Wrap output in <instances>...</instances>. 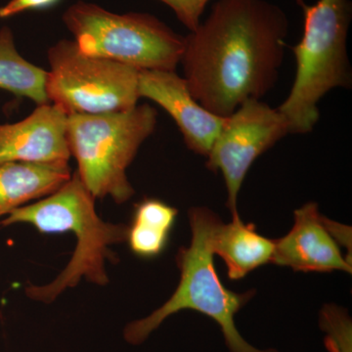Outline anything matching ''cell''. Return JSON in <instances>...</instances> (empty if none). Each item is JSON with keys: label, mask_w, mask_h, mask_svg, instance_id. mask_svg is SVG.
<instances>
[{"label": "cell", "mask_w": 352, "mask_h": 352, "mask_svg": "<svg viewBox=\"0 0 352 352\" xmlns=\"http://www.w3.org/2000/svg\"><path fill=\"white\" fill-rule=\"evenodd\" d=\"M289 32L287 14L267 0H217L185 36L182 58L192 96L226 118L277 82Z\"/></svg>", "instance_id": "cell-1"}, {"label": "cell", "mask_w": 352, "mask_h": 352, "mask_svg": "<svg viewBox=\"0 0 352 352\" xmlns=\"http://www.w3.org/2000/svg\"><path fill=\"white\" fill-rule=\"evenodd\" d=\"M94 201V197L76 171L54 193L16 208L0 221L2 227L30 224L43 234H76L75 252L56 279L43 286L25 289V295L31 300L54 302L65 289L74 288L82 279L99 286L109 283L106 261H118L110 248L126 242L127 226L102 220L95 210Z\"/></svg>", "instance_id": "cell-2"}, {"label": "cell", "mask_w": 352, "mask_h": 352, "mask_svg": "<svg viewBox=\"0 0 352 352\" xmlns=\"http://www.w3.org/2000/svg\"><path fill=\"white\" fill-rule=\"evenodd\" d=\"M191 242L176 254L180 281L168 302L145 318L131 322L124 338L132 346H139L171 315L182 310H194L219 324L227 349L230 352H280L259 349L242 337L235 325V315L252 300L254 289L236 293L220 281L214 263L212 233L220 219L210 208L196 207L189 210Z\"/></svg>", "instance_id": "cell-3"}, {"label": "cell", "mask_w": 352, "mask_h": 352, "mask_svg": "<svg viewBox=\"0 0 352 352\" xmlns=\"http://www.w3.org/2000/svg\"><path fill=\"white\" fill-rule=\"evenodd\" d=\"M305 18L302 38L293 47L296 62L291 91L278 111L288 122L289 133L314 131L320 118L318 104L335 88H351L347 36L351 22L349 0H296Z\"/></svg>", "instance_id": "cell-4"}, {"label": "cell", "mask_w": 352, "mask_h": 352, "mask_svg": "<svg viewBox=\"0 0 352 352\" xmlns=\"http://www.w3.org/2000/svg\"><path fill=\"white\" fill-rule=\"evenodd\" d=\"M156 126V110L148 104L120 112L69 116V152L78 162L76 173L95 199L110 197L122 205L134 195L127 168Z\"/></svg>", "instance_id": "cell-5"}, {"label": "cell", "mask_w": 352, "mask_h": 352, "mask_svg": "<svg viewBox=\"0 0 352 352\" xmlns=\"http://www.w3.org/2000/svg\"><path fill=\"white\" fill-rule=\"evenodd\" d=\"M63 22L80 51L138 71H175L185 36L148 13L110 12L78 1L65 11Z\"/></svg>", "instance_id": "cell-6"}, {"label": "cell", "mask_w": 352, "mask_h": 352, "mask_svg": "<svg viewBox=\"0 0 352 352\" xmlns=\"http://www.w3.org/2000/svg\"><path fill=\"white\" fill-rule=\"evenodd\" d=\"M47 59L46 96L67 115L120 112L138 106V69L89 56L68 39L51 46Z\"/></svg>", "instance_id": "cell-7"}, {"label": "cell", "mask_w": 352, "mask_h": 352, "mask_svg": "<svg viewBox=\"0 0 352 352\" xmlns=\"http://www.w3.org/2000/svg\"><path fill=\"white\" fill-rule=\"evenodd\" d=\"M289 133L284 116L258 99L245 101L226 117L208 153L207 168L212 173L220 171L223 176L226 207L232 219L240 217L238 197L252 164Z\"/></svg>", "instance_id": "cell-8"}, {"label": "cell", "mask_w": 352, "mask_h": 352, "mask_svg": "<svg viewBox=\"0 0 352 352\" xmlns=\"http://www.w3.org/2000/svg\"><path fill=\"white\" fill-rule=\"evenodd\" d=\"M139 94L173 118L188 149L208 157L226 118L203 107L192 96L184 78L175 71H139Z\"/></svg>", "instance_id": "cell-9"}, {"label": "cell", "mask_w": 352, "mask_h": 352, "mask_svg": "<svg viewBox=\"0 0 352 352\" xmlns=\"http://www.w3.org/2000/svg\"><path fill=\"white\" fill-rule=\"evenodd\" d=\"M294 226L284 237L274 240L271 263L296 272L351 274V261L344 258L339 243L329 229L318 204L310 201L294 212Z\"/></svg>", "instance_id": "cell-10"}, {"label": "cell", "mask_w": 352, "mask_h": 352, "mask_svg": "<svg viewBox=\"0 0 352 352\" xmlns=\"http://www.w3.org/2000/svg\"><path fill=\"white\" fill-rule=\"evenodd\" d=\"M68 117L54 104L46 103L21 122L0 124V164H68Z\"/></svg>", "instance_id": "cell-11"}, {"label": "cell", "mask_w": 352, "mask_h": 352, "mask_svg": "<svg viewBox=\"0 0 352 352\" xmlns=\"http://www.w3.org/2000/svg\"><path fill=\"white\" fill-rule=\"evenodd\" d=\"M71 176L68 164H0V217L29 201L54 193Z\"/></svg>", "instance_id": "cell-12"}, {"label": "cell", "mask_w": 352, "mask_h": 352, "mask_svg": "<svg viewBox=\"0 0 352 352\" xmlns=\"http://www.w3.org/2000/svg\"><path fill=\"white\" fill-rule=\"evenodd\" d=\"M212 250L224 261L227 276L240 280L252 271L271 263L274 240L264 237L254 224H245L240 217L229 223L217 222L212 233Z\"/></svg>", "instance_id": "cell-13"}, {"label": "cell", "mask_w": 352, "mask_h": 352, "mask_svg": "<svg viewBox=\"0 0 352 352\" xmlns=\"http://www.w3.org/2000/svg\"><path fill=\"white\" fill-rule=\"evenodd\" d=\"M178 210L155 198H145L134 206L126 241L131 251L141 258H157L170 241Z\"/></svg>", "instance_id": "cell-14"}, {"label": "cell", "mask_w": 352, "mask_h": 352, "mask_svg": "<svg viewBox=\"0 0 352 352\" xmlns=\"http://www.w3.org/2000/svg\"><path fill=\"white\" fill-rule=\"evenodd\" d=\"M47 72L18 52L10 28L0 30V89L27 97L38 105L50 103L46 96Z\"/></svg>", "instance_id": "cell-15"}, {"label": "cell", "mask_w": 352, "mask_h": 352, "mask_svg": "<svg viewBox=\"0 0 352 352\" xmlns=\"http://www.w3.org/2000/svg\"><path fill=\"white\" fill-rule=\"evenodd\" d=\"M175 12L176 17L190 32L201 24V17L210 0H159Z\"/></svg>", "instance_id": "cell-16"}, {"label": "cell", "mask_w": 352, "mask_h": 352, "mask_svg": "<svg viewBox=\"0 0 352 352\" xmlns=\"http://www.w3.org/2000/svg\"><path fill=\"white\" fill-rule=\"evenodd\" d=\"M61 0H10L0 7V19H7L21 13L32 10H44L56 6Z\"/></svg>", "instance_id": "cell-17"}]
</instances>
